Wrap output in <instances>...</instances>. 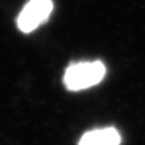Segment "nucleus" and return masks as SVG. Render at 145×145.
Here are the masks:
<instances>
[{
  "label": "nucleus",
  "instance_id": "f257e3e1",
  "mask_svg": "<svg viewBox=\"0 0 145 145\" xmlns=\"http://www.w3.org/2000/svg\"><path fill=\"white\" fill-rule=\"evenodd\" d=\"M106 75V66L101 61L74 62L65 70L63 85L70 91H81L98 85Z\"/></svg>",
  "mask_w": 145,
  "mask_h": 145
},
{
  "label": "nucleus",
  "instance_id": "f03ea898",
  "mask_svg": "<svg viewBox=\"0 0 145 145\" xmlns=\"http://www.w3.org/2000/svg\"><path fill=\"white\" fill-rule=\"evenodd\" d=\"M52 10V0H30L16 19L18 28L24 34L35 31L38 27L48 20Z\"/></svg>",
  "mask_w": 145,
  "mask_h": 145
},
{
  "label": "nucleus",
  "instance_id": "7ed1b4c3",
  "mask_svg": "<svg viewBox=\"0 0 145 145\" xmlns=\"http://www.w3.org/2000/svg\"><path fill=\"white\" fill-rule=\"evenodd\" d=\"M121 135L114 126L93 129L83 133L78 145H120Z\"/></svg>",
  "mask_w": 145,
  "mask_h": 145
}]
</instances>
